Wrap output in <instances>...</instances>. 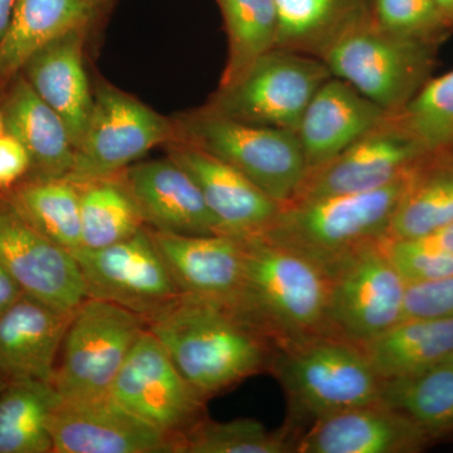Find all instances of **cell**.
Segmentation results:
<instances>
[{
	"instance_id": "cell-1",
	"label": "cell",
	"mask_w": 453,
	"mask_h": 453,
	"mask_svg": "<svg viewBox=\"0 0 453 453\" xmlns=\"http://www.w3.org/2000/svg\"><path fill=\"white\" fill-rule=\"evenodd\" d=\"M146 329L205 401L268 371L276 350L238 310L184 295L150 316Z\"/></svg>"
},
{
	"instance_id": "cell-2",
	"label": "cell",
	"mask_w": 453,
	"mask_h": 453,
	"mask_svg": "<svg viewBox=\"0 0 453 453\" xmlns=\"http://www.w3.org/2000/svg\"><path fill=\"white\" fill-rule=\"evenodd\" d=\"M242 240L244 277L238 311L266 334L276 349L334 335L329 273L264 235Z\"/></svg>"
},
{
	"instance_id": "cell-3",
	"label": "cell",
	"mask_w": 453,
	"mask_h": 453,
	"mask_svg": "<svg viewBox=\"0 0 453 453\" xmlns=\"http://www.w3.org/2000/svg\"><path fill=\"white\" fill-rule=\"evenodd\" d=\"M408 173L380 189L288 203L258 235L300 253L333 277L357 252L388 237Z\"/></svg>"
},
{
	"instance_id": "cell-4",
	"label": "cell",
	"mask_w": 453,
	"mask_h": 453,
	"mask_svg": "<svg viewBox=\"0 0 453 453\" xmlns=\"http://www.w3.org/2000/svg\"><path fill=\"white\" fill-rule=\"evenodd\" d=\"M268 372L285 390L295 421L310 425L327 414L380 401L383 388L362 347L336 335L276 349Z\"/></svg>"
},
{
	"instance_id": "cell-5",
	"label": "cell",
	"mask_w": 453,
	"mask_h": 453,
	"mask_svg": "<svg viewBox=\"0 0 453 453\" xmlns=\"http://www.w3.org/2000/svg\"><path fill=\"white\" fill-rule=\"evenodd\" d=\"M173 125L174 140L228 164L279 204L294 199L308 173L295 131L244 124L207 107L180 116Z\"/></svg>"
},
{
	"instance_id": "cell-6",
	"label": "cell",
	"mask_w": 453,
	"mask_h": 453,
	"mask_svg": "<svg viewBox=\"0 0 453 453\" xmlns=\"http://www.w3.org/2000/svg\"><path fill=\"white\" fill-rule=\"evenodd\" d=\"M437 47L389 35L371 18L345 33L321 59L334 77L396 113L431 79Z\"/></svg>"
},
{
	"instance_id": "cell-7",
	"label": "cell",
	"mask_w": 453,
	"mask_h": 453,
	"mask_svg": "<svg viewBox=\"0 0 453 453\" xmlns=\"http://www.w3.org/2000/svg\"><path fill=\"white\" fill-rule=\"evenodd\" d=\"M332 77L318 57L273 49L204 107L244 124L297 133L310 101Z\"/></svg>"
},
{
	"instance_id": "cell-8",
	"label": "cell",
	"mask_w": 453,
	"mask_h": 453,
	"mask_svg": "<svg viewBox=\"0 0 453 453\" xmlns=\"http://www.w3.org/2000/svg\"><path fill=\"white\" fill-rule=\"evenodd\" d=\"M142 316L109 301H83L65 333L52 386L61 399L109 395L140 334Z\"/></svg>"
},
{
	"instance_id": "cell-9",
	"label": "cell",
	"mask_w": 453,
	"mask_h": 453,
	"mask_svg": "<svg viewBox=\"0 0 453 453\" xmlns=\"http://www.w3.org/2000/svg\"><path fill=\"white\" fill-rule=\"evenodd\" d=\"M174 140V125L136 98L103 85L81 142L74 149L67 180L85 184L116 177L155 146Z\"/></svg>"
},
{
	"instance_id": "cell-10",
	"label": "cell",
	"mask_w": 453,
	"mask_h": 453,
	"mask_svg": "<svg viewBox=\"0 0 453 453\" xmlns=\"http://www.w3.org/2000/svg\"><path fill=\"white\" fill-rule=\"evenodd\" d=\"M109 395L180 442L184 434L204 418L207 401L190 386L168 351L148 329L131 348Z\"/></svg>"
},
{
	"instance_id": "cell-11",
	"label": "cell",
	"mask_w": 453,
	"mask_h": 453,
	"mask_svg": "<svg viewBox=\"0 0 453 453\" xmlns=\"http://www.w3.org/2000/svg\"><path fill=\"white\" fill-rule=\"evenodd\" d=\"M88 297L109 301L148 320L180 296L146 226L103 249L73 251Z\"/></svg>"
},
{
	"instance_id": "cell-12",
	"label": "cell",
	"mask_w": 453,
	"mask_h": 453,
	"mask_svg": "<svg viewBox=\"0 0 453 453\" xmlns=\"http://www.w3.org/2000/svg\"><path fill=\"white\" fill-rule=\"evenodd\" d=\"M407 283L384 250V240L353 256L332 277L330 324L334 335L369 342L403 318Z\"/></svg>"
},
{
	"instance_id": "cell-13",
	"label": "cell",
	"mask_w": 453,
	"mask_h": 453,
	"mask_svg": "<svg viewBox=\"0 0 453 453\" xmlns=\"http://www.w3.org/2000/svg\"><path fill=\"white\" fill-rule=\"evenodd\" d=\"M427 153L389 115L338 157L309 170L290 203L380 189L404 177Z\"/></svg>"
},
{
	"instance_id": "cell-14",
	"label": "cell",
	"mask_w": 453,
	"mask_h": 453,
	"mask_svg": "<svg viewBox=\"0 0 453 453\" xmlns=\"http://www.w3.org/2000/svg\"><path fill=\"white\" fill-rule=\"evenodd\" d=\"M0 265L25 294L59 311L73 312L88 299L73 252L41 234L0 193Z\"/></svg>"
},
{
	"instance_id": "cell-15",
	"label": "cell",
	"mask_w": 453,
	"mask_h": 453,
	"mask_svg": "<svg viewBox=\"0 0 453 453\" xmlns=\"http://www.w3.org/2000/svg\"><path fill=\"white\" fill-rule=\"evenodd\" d=\"M52 453H180L178 438L105 395L61 399L50 422Z\"/></svg>"
},
{
	"instance_id": "cell-16",
	"label": "cell",
	"mask_w": 453,
	"mask_h": 453,
	"mask_svg": "<svg viewBox=\"0 0 453 453\" xmlns=\"http://www.w3.org/2000/svg\"><path fill=\"white\" fill-rule=\"evenodd\" d=\"M149 231L180 295L238 310L244 277L242 238Z\"/></svg>"
},
{
	"instance_id": "cell-17",
	"label": "cell",
	"mask_w": 453,
	"mask_h": 453,
	"mask_svg": "<svg viewBox=\"0 0 453 453\" xmlns=\"http://www.w3.org/2000/svg\"><path fill=\"white\" fill-rule=\"evenodd\" d=\"M431 442L418 426L380 399L316 419L294 452L417 453Z\"/></svg>"
},
{
	"instance_id": "cell-18",
	"label": "cell",
	"mask_w": 453,
	"mask_h": 453,
	"mask_svg": "<svg viewBox=\"0 0 453 453\" xmlns=\"http://www.w3.org/2000/svg\"><path fill=\"white\" fill-rule=\"evenodd\" d=\"M168 145V157L195 179L223 234L246 238L266 231L281 204L240 172L202 149L177 140Z\"/></svg>"
},
{
	"instance_id": "cell-19",
	"label": "cell",
	"mask_w": 453,
	"mask_h": 453,
	"mask_svg": "<svg viewBox=\"0 0 453 453\" xmlns=\"http://www.w3.org/2000/svg\"><path fill=\"white\" fill-rule=\"evenodd\" d=\"M120 177L138 204L145 226L166 234H222L195 179L172 157L135 164Z\"/></svg>"
},
{
	"instance_id": "cell-20",
	"label": "cell",
	"mask_w": 453,
	"mask_h": 453,
	"mask_svg": "<svg viewBox=\"0 0 453 453\" xmlns=\"http://www.w3.org/2000/svg\"><path fill=\"white\" fill-rule=\"evenodd\" d=\"M73 315L27 294L0 312V377L52 384Z\"/></svg>"
},
{
	"instance_id": "cell-21",
	"label": "cell",
	"mask_w": 453,
	"mask_h": 453,
	"mask_svg": "<svg viewBox=\"0 0 453 453\" xmlns=\"http://www.w3.org/2000/svg\"><path fill=\"white\" fill-rule=\"evenodd\" d=\"M389 115L350 83L334 76L327 80L310 101L297 129L308 172L338 157Z\"/></svg>"
},
{
	"instance_id": "cell-22",
	"label": "cell",
	"mask_w": 453,
	"mask_h": 453,
	"mask_svg": "<svg viewBox=\"0 0 453 453\" xmlns=\"http://www.w3.org/2000/svg\"><path fill=\"white\" fill-rule=\"evenodd\" d=\"M85 31L76 29L50 42L20 71L38 96L64 119L74 149L81 142L94 107L83 65Z\"/></svg>"
},
{
	"instance_id": "cell-23",
	"label": "cell",
	"mask_w": 453,
	"mask_h": 453,
	"mask_svg": "<svg viewBox=\"0 0 453 453\" xmlns=\"http://www.w3.org/2000/svg\"><path fill=\"white\" fill-rule=\"evenodd\" d=\"M5 133L25 146L31 159L28 177H67L74 145L64 119L47 105L23 74L17 77L2 109Z\"/></svg>"
},
{
	"instance_id": "cell-24",
	"label": "cell",
	"mask_w": 453,
	"mask_h": 453,
	"mask_svg": "<svg viewBox=\"0 0 453 453\" xmlns=\"http://www.w3.org/2000/svg\"><path fill=\"white\" fill-rule=\"evenodd\" d=\"M95 11L88 0H17L11 25L0 41V77L19 73L50 42L88 28Z\"/></svg>"
},
{
	"instance_id": "cell-25",
	"label": "cell",
	"mask_w": 453,
	"mask_h": 453,
	"mask_svg": "<svg viewBox=\"0 0 453 453\" xmlns=\"http://www.w3.org/2000/svg\"><path fill=\"white\" fill-rule=\"evenodd\" d=\"M359 345L381 380L407 377L453 356V318L407 319Z\"/></svg>"
},
{
	"instance_id": "cell-26",
	"label": "cell",
	"mask_w": 453,
	"mask_h": 453,
	"mask_svg": "<svg viewBox=\"0 0 453 453\" xmlns=\"http://www.w3.org/2000/svg\"><path fill=\"white\" fill-rule=\"evenodd\" d=\"M453 222V150L428 151L408 173L389 238L413 240Z\"/></svg>"
},
{
	"instance_id": "cell-27",
	"label": "cell",
	"mask_w": 453,
	"mask_h": 453,
	"mask_svg": "<svg viewBox=\"0 0 453 453\" xmlns=\"http://www.w3.org/2000/svg\"><path fill=\"white\" fill-rule=\"evenodd\" d=\"M276 49L323 58L345 35L371 19V0H275Z\"/></svg>"
},
{
	"instance_id": "cell-28",
	"label": "cell",
	"mask_w": 453,
	"mask_h": 453,
	"mask_svg": "<svg viewBox=\"0 0 453 453\" xmlns=\"http://www.w3.org/2000/svg\"><path fill=\"white\" fill-rule=\"evenodd\" d=\"M3 195L53 243L71 252L81 249V198L77 184L65 178H26Z\"/></svg>"
},
{
	"instance_id": "cell-29",
	"label": "cell",
	"mask_w": 453,
	"mask_h": 453,
	"mask_svg": "<svg viewBox=\"0 0 453 453\" xmlns=\"http://www.w3.org/2000/svg\"><path fill=\"white\" fill-rule=\"evenodd\" d=\"M59 401L50 383L7 381L0 389V453H52L50 422Z\"/></svg>"
},
{
	"instance_id": "cell-30",
	"label": "cell",
	"mask_w": 453,
	"mask_h": 453,
	"mask_svg": "<svg viewBox=\"0 0 453 453\" xmlns=\"http://www.w3.org/2000/svg\"><path fill=\"white\" fill-rule=\"evenodd\" d=\"M384 403L403 413L432 442L453 434V368L447 363L383 380Z\"/></svg>"
},
{
	"instance_id": "cell-31",
	"label": "cell",
	"mask_w": 453,
	"mask_h": 453,
	"mask_svg": "<svg viewBox=\"0 0 453 453\" xmlns=\"http://www.w3.org/2000/svg\"><path fill=\"white\" fill-rule=\"evenodd\" d=\"M225 25L228 57L219 88L240 81L273 49L279 35L275 0H217Z\"/></svg>"
},
{
	"instance_id": "cell-32",
	"label": "cell",
	"mask_w": 453,
	"mask_h": 453,
	"mask_svg": "<svg viewBox=\"0 0 453 453\" xmlns=\"http://www.w3.org/2000/svg\"><path fill=\"white\" fill-rule=\"evenodd\" d=\"M82 247L103 249L138 234L145 222L120 174L80 184Z\"/></svg>"
},
{
	"instance_id": "cell-33",
	"label": "cell",
	"mask_w": 453,
	"mask_h": 453,
	"mask_svg": "<svg viewBox=\"0 0 453 453\" xmlns=\"http://www.w3.org/2000/svg\"><path fill=\"white\" fill-rule=\"evenodd\" d=\"M290 429L271 432L253 418L229 422L203 418L184 434L180 453L294 452Z\"/></svg>"
},
{
	"instance_id": "cell-34",
	"label": "cell",
	"mask_w": 453,
	"mask_h": 453,
	"mask_svg": "<svg viewBox=\"0 0 453 453\" xmlns=\"http://www.w3.org/2000/svg\"><path fill=\"white\" fill-rule=\"evenodd\" d=\"M392 115L426 150H453V71L431 77Z\"/></svg>"
},
{
	"instance_id": "cell-35",
	"label": "cell",
	"mask_w": 453,
	"mask_h": 453,
	"mask_svg": "<svg viewBox=\"0 0 453 453\" xmlns=\"http://www.w3.org/2000/svg\"><path fill=\"white\" fill-rule=\"evenodd\" d=\"M372 19L396 37L440 46L453 27L432 0H371Z\"/></svg>"
},
{
	"instance_id": "cell-36",
	"label": "cell",
	"mask_w": 453,
	"mask_h": 453,
	"mask_svg": "<svg viewBox=\"0 0 453 453\" xmlns=\"http://www.w3.org/2000/svg\"><path fill=\"white\" fill-rule=\"evenodd\" d=\"M384 250L407 285L436 281L453 275V256L418 240L387 237Z\"/></svg>"
},
{
	"instance_id": "cell-37",
	"label": "cell",
	"mask_w": 453,
	"mask_h": 453,
	"mask_svg": "<svg viewBox=\"0 0 453 453\" xmlns=\"http://www.w3.org/2000/svg\"><path fill=\"white\" fill-rule=\"evenodd\" d=\"M447 318H453V275L407 285L402 320Z\"/></svg>"
},
{
	"instance_id": "cell-38",
	"label": "cell",
	"mask_w": 453,
	"mask_h": 453,
	"mask_svg": "<svg viewBox=\"0 0 453 453\" xmlns=\"http://www.w3.org/2000/svg\"><path fill=\"white\" fill-rule=\"evenodd\" d=\"M31 159L25 146L11 134L0 135V192L4 193L28 177Z\"/></svg>"
},
{
	"instance_id": "cell-39",
	"label": "cell",
	"mask_w": 453,
	"mask_h": 453,
	"mask_svg": "<svg viewBox=\"0 0 453 453\" xmlns=\"http://www.w3.org/2000/svg\"><path fill=\"white\" fill-rule=\"evenodd\" d=\"M413 240L421 241L422 243L427 244L432 249L453 256V222L440 226L422 237L413 238Z\"/></svg>"
},
{
	"instance_id": "cell-40",
	"label": "cell",
	"mask_w": 453,
	"mask_h": 453,
	"mask_svg": "<svg viewBox=\"0 0 453 453\" xmlns=\"http://www.w3.org/2000/svg\"><path fill=\"white\" fill-rule=\"evenodd\" d=\"M23 294L25 292L16 280L0 265V312L4 311L12 303L20 299Z\"/></svg>"
},
{
	"instance_id": "cell-41",
	"label": "cell",
	"mask_w": 453,
	"mask_h": 453,
	"mask_svg": "<svg viewBox=\"0 0 453 453\" xmlns=\"http://www.w3.org/2000/svg\"><path fill=\"white\" fill-rule=\"evenodd\" d=\"M16 2L17 0H0V41L3 40L11 25Z\"/></svg>"
},
{
	"instance_id": "cell-42",
	"label": "cell",
	"mask_w": 453,
	"mask_h": 453,
	"mask_svg": "<svg viewBox=\"0 0 453 453\" xmlns=\"http://www.w3.org/2000/svg\"><path fill=\"white\" fill-rule=\"evenodd\" d=\"M447 22L453 27V0H432Z\"/></svg>"
},
{
	"instance_id": "cell-43",
	"label": "cell",
	"mask_w": 453,
	"mask_h": 453,
	"mask_svg": "<svg viewBox=\"0 0 453 453\" xmlns=\"http://www.w3.org/2000/svg\"><path fill=\"white\" fill-rule=\"evenodd\" d=\"M5 133L4 119H3L2 110H0V135Z\"/></svg>"
},
{
	"instance_id": "cell-44",
	"label": "cell",
	"mask_w": 453,
	"mask_h": 453,
	"mask_svg": "<svg viewBox=\"0 0 453 453\" xmlns=\"http://www.w3.org/2000/svg\"><path fill=\"white\" fill-rule=\"evenodd\" d=\"M88 2L97 9L98 5H100L101 3L105 2V0H88Z\"/></svg>"
},
{
	"instance_id": "cell-45",
	"label": "cell",
	"mask_w": 453,
	"mask_h": 453,
	"mask_svg": "<svg viewBox=\"0 0 453 453\" xmlns=\"http://www.w3.org/2000/svg\"><path fill=\"white\" fill-rule=\"evenodd\" d=\"M447 365H449L453 368V356L449 357V359L446 360Z\"/></svg>"
},
{
	"instance_id": "cell-46",
	"label": "cell",
	"mask_w": 453,
	"mask_h": 453,
	"mask_svg": "<svg viewBox=\"0 0 453 453\" xmlns=\"http://www.w3.org/2000/svg\"><path fill=\"white\" fill-rule=\"evenodd\" d=\"M5 383H7V381H5L4 380H3L2 377H0V389H2L3 387L5 386Z\"/></svg>"
}]
</instances>
